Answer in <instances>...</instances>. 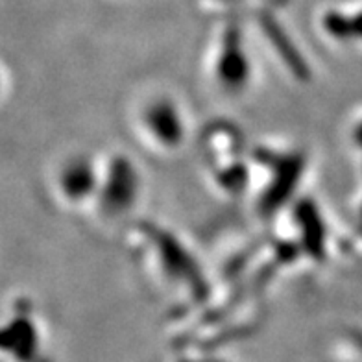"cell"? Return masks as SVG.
<instances>
[{"label": "cell", "instance_id": "obj_1", "mask_svg": "<svg viewBox=\"0 0 362 362\" xmlns=\"http://www.w3.org/2000/svg\"><path fill=\"white\" fill-rule=\"evenodd\" d=\"M141 122L148 137L168 150L180 146L185 139V124L180 107L167 96H158L148 102L141 111Z\"/></svg>", "mask_w": 362, "mask_h": 362}, {"label": "cell", "instance_id": "obj_2", "mask_svg": "<svg viewBox=\"0 0 362 362\" xmlns=\"http://www.w3.org/2000/svg\"><path fill=\"white\" fill-rule=\"evenodd\" d=\"M139 191L135 168L124 158H115L110 163V170L100 176L98 202L110 215H120L135 202Z\"/></svg>", "mask_w": 362, "mask_h": 362}, {"label": "cell", "instance_id": "obj_3", "mask_svg": "<svg viewBox=\"0 0 362 362\" xmlns=\"http://www.w3.org/2000/svg\"><path fill=\"white\" fill-rule=\"evenodd\" d=\"M238 32V26L226 28L224 37L220 41V52L216 56V80L231 93L243 89L250 78V65Z\"/></svg>", "mask_w": 362, "mask_h": 362}, {"label": "cell", "instance_id": "obj_4", "mask_svg": "<svg viewBox=\"0 0 362 362\" xmlns=\"http://www.w3.org/2000/svg\"><path fill=\"white\" fill-rule=\"evenodd\" d=\"M100 174L86 158H72L63 163L57 174V189L62 196L71 204H81L98 192Z\"/></svg>", "mask_w": 362, "mask_h": 362}, {"label": "cell", "instance_id": "obj_5", "mask_svg": "<svg viewBox=\"0 0 362 362\" xmlns=\"http://www.w3.org/2000/svg\"><path fill=\"white\" fill-rule=\"evenodd\" d=\"M324 34L333 37L334 41L346 39H362V8L351 13H344L340 8H327L320 17Z\"/></svg>", "mask_w": 362, "mask_h": 362}, {"label": "cell", "instance_id": "obj_6", "mask_svg": "<svg viewBox=\"0 0 362 362\" xmlns=\"http://www.w3.org/2000/svg\"><path fill=\"white\" fill-rule=\"evenodd\" d=\"M355 137H357V143L362 146V122L357 126V129H355Z\"/></svg>", "mask_w": 362, "mask_h": 362}]
</instances>
